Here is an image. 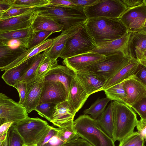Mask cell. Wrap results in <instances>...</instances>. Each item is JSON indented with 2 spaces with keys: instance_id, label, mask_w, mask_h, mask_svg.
Returning <instances> with one entry per match:
<instances>
[{
  "instance_id": "cell-10",
  "label": "cell",
  "mask_w": 146,
  "mask_h": 146,
  "mask_svg": "<svg viewBox=\"0 0 146 146\" xmlns=\"http://www.w3.org/2000/svg\"><path fill=\"white\" fill-rule=\"evenodd\" d=\"M119 18L128 32L141 31L144 28L146 20V4L144 1L139 6L127 9Z\"/></svg>"
},
{
  "instance_id": "cell-23",
  "label": "cell",
  "mask_w": 146,
  "mask_h": 146,
  "mask_svg": "<svg viewBox=\"0 0 146 146\" xmlns=\"http://www.w3.org/2000/svg\"><path fill=\"white\" fill-rule=\"evenodd\" d=\"M139 63L137 60L130 59L127 64L107 81L102 91L123 82L133 76Z\"/></svg>"
},
{
  "instance_id": "cell-34",
  "label": "cell",
  "mask_w": 146,
  "mask_h": 146,
  "mask_svg": "<svg viewBox=\"0 0 146 146\" xmlns=\"http://www.w3.org/2000/svg\"><path fill=\"white\" fill-rule=\"evenodd\" d=\"M49 1V0H14L11 8H36L48 5Z\"/></svg>"
},
{
  "instance_id": "cell-15",
  "label": "cell",
  "mask_w": 146,
  "mask_h": 146,
  "mask_svg": "<svg viewBox=\"0 0 146 146\" xmlns=\"http://www.w3.org/2000/svg\"><path fill=\"white\" fill-rule=\"evenodd\" d=\"M76 76V72L73 70L65 66L58 65L44 75V80L61 84L65 88L68 98L72 83Z\"/></svg>"
},
{
  "instance_id": "cell-31",
  "label": "cell",
  "mask_w": 146,
  "mask_h": 146,
  "mask_svg": "<svg viewBox=\"0 0 146 146\" xmlns=\"http://www.w3.org/2000/svg\"><path fill=\"white\" fill-rule=\"evenodd\" d=\"M45 56L43 52L35 56L31 65L19 81L27 83L35 78L39 66Z\"/></svg>"
},
{
  "instance_id": "cell-30",
  "label": "cell",
  "mask_w": 146,
  "mask_h": 146,
  "mask_svg": "<svg viewBox=\"0 0 146 146\" xmlns=\"http://www.w3.org/2000/svg\"><path fill=\"white\" fill-rule=\"evenodd\" d=\"M110 100L106 97L98 98L88 108L83 111L84 114L90 115L93 118L97 119L104 111L105 108Z\"/></svg>"
},
{
  "instance_id": "cell-54",
  "label": "cell",
  "mask_w": 146,
  "mask_h": 146,
  "mask_svg": "<svg viewBox=\"0 0 146 146\" xmlns=\"http://www.w3.org/2000/svg\"><path fill=\"white\" fill-rule=\"evenodd\" d=\"M7 132L0 135V146H1L2 143L7 138Z\"/></svg>"
},
{
  "instance_id": "cell-12",
  "label": "cell",
  "mask_w": 146,
  "mask_h": 146,
  "mask_svg": "<svg viewBox=\"0 0 146 146\" xmlns=\"http://www.w3.org/2000/svg\"><path fill=\"white\" fill-rule=\"evenodd\" d=\"M35 8L20 15L0 20V33L29 28L38 13Z\"/></svg>"
},
{
  "instance_id": "cell-59",
  "label": "cell",
  "mask_w": 146,
  "mask_h": 146,
  "mask_svg": "<svg viewBox=\"0 0 146 146\" xmlns=\"http://www.w3.org/2000/svg\"><path fill=\"white\" fill-rule=\"evenodd\" d=\"M146 27V21H145V24L144 28L145 27Z\"/></svg>"
},
{
  "instance_id": "cell-51",
  "label": "cell",
  "mask_w": 146,
  "mask_h": 146,
  "mask_svg": "<svg viewBox=\"0 0 146 146\" xmlns=\"http://www.w3.org/2000/svg\"><path fill=\"white\" fill-rule=\"evenodd\" d=\"M49 4L61 6H75L70 0H49Z\"/></svg>"
},
{
  "instance_id": "cell-33",
  "label": "cell",
  "mask_w": 146,
  "mask_h": 146,
  "mask_svg": "<svg viewBox=\"0 0 146 146\" xmlns=\"http://www.w3.org/2000/svg\"><path fill=\"white\" fill-rule=\"evenodd\" d=\"M57 129L58 135L64 143L80 138L74 129L73 123L66 126L58 127Z\"/></svg>"
},
{
  "instance_id": "cell-41",
  "label": "cell",
  "mask_w": 146,
  "mask_h": 146,
  "mask_svg": "<svg viewBox=\"0 0 146 146\" xmlns=\"http://www.w3.org/2000/svg\"><path fill=\"white\" fill-rule=\"evenodd\" d=\"M143 139L137 131L134 132L120 141L118 146H136Z\"/></svg>"
},
{
  "instance_id": "cell-49",
  "label": "cell",
  "mask_w": 146,
  "mask_h": 146,
  "mask_svg": "<svg viewBox=\"0 0 146 146\" xmlns=\"http://www.w3.org/2000/svg\"><path fill=\"white\" fill-rule=\"evenodd\" d=\"M14 1V0H0V14L10 9Z\"/></svg>"
},
{
  "instance_id": "cell-21",
  "label": "cell",
  "mask_w": 146,
  "mask_h": 146,
  "mask_svg": "<svg viewBox=\"0 0 146 146\" xmlns=\"http://www.w3.org/2000/svg\"><path fill=\"white\" fill-rule=\"evenodd\" d=\"M56 38V37H55L47 39L35 47L27 49L12 63L4 67L0 68L1 71H5L18 66L40 52H44L52 46Z\"/></svg>"
},
{
  "instance_id": "cell-46",
  "label": "cell",
  "mask_w": 146,
  "mask_h": 146,
  "mask_svg": "<svg viewBox=\"0 0 146 146\" xmlns=\"http://www.w3.org/2000/svg\"><path fill=\"white\" fill-rule=\"evenodd\" d=\"M75 6L84 8L91 6L100 0H70Z\"/></svg>"
},
{
  "instance_id": "cell-39",
  "label": "cell",
  "mask_w": 146,
  "mask_h": 146,
  "mask_svg": "<svg viewBox=\"0 0 146 146\" xmlns=\"http://www.w3.org/2000/svg\"><path fill=\"white\" fill-rule=\"evenodd\" d=\"M8 146H23L25 142L15 128L13 124L7 132Z\"/></svg>"
},
{
  "instance_id": "cell-13",
  "label": "cell",
  "mask_w": 146,
  "mask_h": 146,
  "mask_svg": "<svg viewBox=\"0 0 146 146\" xmlns=\"http://www.w3.org/2000/svg\"><path fill=\"white\" fill-rule=\"evenodd\" d=\"M66 91L61 84L44 80L39 105L44 103L57 104L67 100Z\"/></svg>"
},
{
  "instance_id": "cell-29",
  "label": "cell",
  "mask_w": 146,
  "mask_h": 146,
  "mask_svg": "<svg viewBox=\"0 0 146 146\" xmlns=\"http://www.w3.org/2000/svg\"><path fill=\"white\" fill-rule=\"evenodd\" d=\"M104 91L106 97L110 100L127 105V96L123 87V82L112 86Z\"/></svg>"
},
{
  "instance_id": "cell-52",
  "label": "cell",
  "mask_w": 146,
  "mask_h": 146,
  "mask_svg": "<svg viewBox=\"0 0 146 146\" xmlns=\"http://www.w3.org/2000/svg\"><path fill=\"white\" fill-rule=\"evenodd\" d=\"M14 123L13 122L9 121L0 125V135L7 133L10 127Z\"/></svg>"
},
{
  "instance_id": "cell-27",
  "label": "cell",
  "mask_w": 146,
  "mask_h": 146,
  "mask_svg": "<svg viewBox=\"0 0 146 146\" xmlns=\"http://www.w3.org/2000/svg\"><path fill=\"white\" fill-rule=\"evenodd\" d=\"M96 120L102 129L113 140L114 125L112 102Z\"/></svg>"
},
{
  "instance_id": "cell-60",
  "label": "cell",
  "mask_w": 146,
  "mask_h": 146,
  "mask_svg": "<svg viewBox=\"0 0 146 146\" xmlns=\"http://www.w3.org/2000/svg\"><path fill=\"white\" fill-rule=\"evenodd\" d=\"M144 1L145 4H146V0H144Z\"/></svg>"
},
{
  "instance_id": "cell-50",
  "label": "cell",
  "mask_w": 146,
  "mask_h": 146,
  "mask_svg": "<svg viewBox=\"0 0 146 146\" xmlns=\"http://www.w3.org/2000/svg\"><path fill=\"white\" fill-rule=\"evenodd\" d=\"M127 9L132 8L142 4L144 0H121Z\"/></svg>"
},
{
  "instance_id": "cell-43",
  "label": "cell",
  "mask_w": 146,
  "mask_h": 146,
  "mask_svg": "<svg viewBox=\"0 0 146 146\" xmlns=\"http://www.w3.org/2000/svg\"><path fill=\"white\" fill-rule=\"evenodd\" d=\"M13 87L15 88L19 93V102L23 105L25 103L27 91V83L19 81Z\"/></svg>"
},
{
  "instance_id": "cell-6",
  "label": "cell",
  "mask_w": 146,
  "mask_h": 146,
  "mask_svg": "<svg viewBox=\"0 0 146 146\" xmlns=\"http://www.w3.org/2000/svg\"><path fill=\"white\" fill-rule=\"evenodd\" d=\"M14 125L26 144H37L49 125L38 117H28Z\"/></svg>"
},
{
  "instance_id": "cell-40",
  "label": "cell",
  "mask_w": 146,
  "mask_h": 146,
  "mask_svg": "<svg viewBox=\"0 0 146 146\" xmlns=\"http://www.w3.org/2000/svg\"><path fill=\"white\" fill-rule=\"evenodd\" d=\"M34 8H11L6 12L0 14V20H4L20 15L32 10Z\"/></svg>"
},
{
  "instance_id": "cell-25",
  "label": "cell",
  "mask_w": 146,
  "mask_h": 146,
  "mask_svg": "<svg viewBox=\"0 0 146 146\" xmlns=\"http://www.w3.org/2000/svg\"><path fill=\"white\" fill-rule=\"evenodd\" d=\"M34 57L18 66L5 71L1 76L2 78L7 84L13 87L19 81L26 72Z\"/></svg>"
},
{
  "instance_id": "cell-17",
  "label": "cell",
  "mask_w": 146,
  "mask_h": 146,
  "mask_svg": "<svg viewBox=\"0 0 146 146\" xmlns=\"http://www.w3.org/2000/svg\"><path fill=\"white\" fill-rule=\"evenodd\" d=\"M44 77H36L27 83L26 99L23 105L28 113L35 110L39 105L43 88Z\"/></svg>"
},
{
  "instance_id": "cell-55",
  "label": "cell",
  "mask_w": 146,
  "mask_h": 146,
  "mask_svg": "<svg viewBox=\"0 0 146 146\" xmlns=\"http://www.w3.org/2000/svg\"><path fill=\"white\" fill-rule=\"evenodd\" d=\"M145 139H143L141 140L136 146H144Z\"/></svg>"
},
{
  "instance_id": "cell-8",
  "label": "cell",
  "mask_w": 146,
  "mask_h": 146,
  "mask_svg": "<svg viewBox=\"0 0 146 146\" xmlns=\"http://www.w3.org/2000/svg\"><path fill=\"white\" fill-rule=\"evenodd\" d=\"M130 60L122 52H119L106 56L104 60L84 70L93 72L104 77L107 80L127 64Z\"/></svg>"
},
{
  "instance_id": "cell-58",
  "label": "cell",
  "mask_w": 146,
  "mask_h": 146,
  "mask_svg": "<svg viewBox=\"0 0 146 146\" xmlns=\"http://www.w3.org/2000/svg\"><path fill=\"white\" fill-rule=\"evenodd\" d=\"M140 32L146 34V27L143 28L142 30Z\"/></svg>"
},
{
  "instance_id": "cell-9",
  "label": "cell",
  "mask_w": 146,
  "mask_h": 146,
  "mask_svg": "<svg viewBox=\"0 0 146 146\" xmlns=\"http://www.w3.org/2000/svg\"><path fill=\"white\" fill-rule=\"evenodd\" d=\"M29 117L22 105L0 93V125L9 121L16 123Z\"/></svg>"
},
{
  "instance_id": "cell-18",
  "label": "cell",
  "mask_w": 146,
  "mask_h": 146,
  "mask_svg": "<svg viewBox=\"0 0 146 146\" xmlns=\"http://www.w3.org/2000/svg\"><path fill=\"white\" fill-rule=\"evenodd\" d=\"M76 111L67 100L56 105L55 111L50 121L58 127L66 126L73 123Z\"/></svg>"
},
{
  "instance_id": "cell-11",
  "label": "cell",
  "mask_w": 146,
  "mask_h": 146,
  "mask_svg": "<svg viewBox=\"0 0 146 146\" xmlns=\"http://www.w3.org/2000/svg\"><path fill=\"white\" fill-rule=\"evenodd\" d=\"M105 58L102 54L91 52L64 59L62 63L76 72L84 70Z\"/></svg>"
},
{
  "instance_id": "cell-56",
  "label": "cell",
  "mask_w": 146,
  "mask_h": 146,
  "mask_svg": "<svg viewBox=\"0 0 146 146\" xmlns=\"http://www.w3.org/2000/svg\"><path fill=\"white\" fill-rule=\"evenodd\" d=\"M1 146H8L7 136L6 139L2 143Z\"/></svg>"
},
{
  "instance_id": "cell-35",
  "label": "cell",
  "mask_w": 146,
  "mask_h": 146,
  "mask_svg": "<svg viewBox=\"0 0 146 146\" xmlns=\"http://www.w3.org/2000/svg\"><path fill=\"white\" fill-rule=\"evenodd\" d=\"M30 40L0 39V45L6 46L13 50H27L28 48Z\"/></svg>"
},
{
  "instance_id": "cell-16",
  "label": "cell",
  "mask_w": 146,
  "mask_h": 146,
  "mask_svg": "<svg viewBox=\"0 0 146 146\" xmlns=\"http://www.w3.org/2000/svg\"><path fill=\"white\" fill-rule=\"evenodd\" d=\"M146 49V34L141 32L131 33L123 51L130 59L139 60Z\"/></svg>"
},
{
  "instance_id": "cell-44",
  "label": "cell",
  "mask_w": 146,
  "mask_h": 146,
  "mask_svg": "<svg viewBox=\"0 0 146 146\" xmlns=\"http://www.w3.org/2000/svg\"><path fill=\"white\" fill-rule=\"evenodd\" d=\"M133 76L146 86V66L139 63Z\"/></svg>"
},
{
  "instance_id": "cell-32",
  "label": "cell",
  "mask_w": 146,
  "mask_h": 146,
  "mask_svg": "<svg viewBox=\"0 0 146 146\" xmlns=\"http://www.w3.org/2000/svg\"><path fill=\"white\" fill-rule=\"evenodd\" d=\"M33 32L31 27L26 29L18 30L0 33V39H30Z\"/></svg>"
},
{
  "instance_id": "cell-57",
  "label": "cell",
  "mask_w": 146,
  "mask_h": 146,
  "mask_svg": "<svg viewBox=\"0 0 146 146\" xmlns=\"http://www.w3.org/2000/svg\"><path fill=\"white\" fill-rule=\"evenodd\" d=\"M23 146H38L37 144H25Z\"/></svg>"
},
{
  "instance_id": "cell-3",
  "label": "cell",
  "mask_w": 146,
  "mask_h": 146,
  "mask_svg": "<svg viewBox=\"0 0 146 146\" xmlns=\"http://www.w3.org/2000/svg\"><path fill=\"white\" fill-rule=\"evenodd\" d=\"M73 126L80 137L91 146H115V141L101 128L96 119L88 115H80Z\"/></svg>"
},
{
  "instance_id": "cell-2",
  "label": "cell",
  "mask_w": 146,
  "mask_h": 146,
  "mask_svg": "<svg viewBox=\"0 0 146 146\" xmlns=\"http://www.w3.org/2000/svg\"><path fill=\"white\" fill-rule=\"evenodd\" d=\"M38 15L50 19L63 26L62 31L85 23L88 19L84 8L77 6H61L48 4L35 8Z\"/></svg>"
},
{
  "instance_id": "cell-26",
  "label": "cell",
  "mask_w": 146,
  "mask_h": 146,
  "mask_svg": "<svg viewBox=\"0 0 146 146\" xmlns=\"http://www.w3.org/2000/svg\"><path fill=\"white\" fill-rule=\"evenodd\" d=\"M63 26L46 17L38 15L35 19L31 26L34 31H46L53 33L62 31Z\"/></svg>"
},
{
  "instance_id": "cell-14",
  "label": "cell",
  "mask_w": 146,
  "mask_h": 146,
  "mask_svg": "<svg viewBox=\"0 0 146 146\" xmlns=\"http://www.w3.org/2000/svg\"><path fill=\"white\" fill-rule=\"evenodd\" d=\"M76 72L77 80L89 96L102 91L107 81L104 77L90 71L85 70Z\"/></svg>"
},
{
  "instance_id": "cell-7",
  "label": "cell",
  "mask_w": 146,
  "mask_h": 146,
  "mask_svg": "<svg viewBox=\"0 0 146 146\" xmlns=\"http://www.w3.org/2000/svg\"><path fill=\"white\" fill-rule=\"evenodd\" d=\"M127 10L121 0H100L84 8L88 19L99 17L119 18Z\"/></svg>"
},
{
  "instance_id": "cell-36",
  "label": "cell",
  "mask_w": 146,
  "mask_h": 146,
  "mask_svg": "<svg viewBox=\"0 0 146 146\" xmlns=\"http://www.w3.org/2000/svg\"><path fill=\"white\" fill-rule=\"evenodd\" d=\"M57 104L44 103L38 105L35 110L38 114L50 121L55 111Z\"/></svg>"
},
{
  "instance_id": "cell-48",
  "label": "cell",
  "mask_w": 146,
  "mask_h": 146,
  "mask_svg": "<svg viewBox=\"0 0 146 146\" xmlns=\"http://www.w3.org/2000/svg\"><path fill=\"white\" fill-rule=\"evenodd\" d=\"M59 146H91L87 142L81 138L65 143Z\"/></svg>"
},
{
  "instance_id": "cell-42",
  "label": "cell",
  "mask_w": 146,
  "mask_h": 146,
  "mask_svg": "<svg viewBox=\"0 0 146 146\" xmlns=\"http://www.w3.org/2000/svg\"><path fill=\"white\" fill-rule=\"evenodd\" d=\"M141 119L146 120V96L131 106Z\"/></svg>"
},
{
  "instance_id": "cell-4",
  "label": "cell",
  "mask_w": 146,
  "mask_h": 146,
  "mask_svg": "<svg viewBox=\"0 0 146 146\" xmlns=\"http://www.w3.org/2000/svg\"><path fill=\"white\" fill-rule=\"evenodd\" d=\"M114 119V139L119 142L134 132L138 120L136 114L127 105L112 102Z\"/></svg>"
},
{
  "instance_id": "cell-47",
  "label": "cell",
  "mask_w": 146,
  "mask_h": 146,
  "mask_svg": "<svg viewBox=\"0 0 146 146\" xmlns=\"http://www.w3.org/2000/svg\"><path fill=\"white\" fill-rule=\"evenodd\" d=\"M64 143L58 135L57 131V133L52 137L43 146H59Z\"/></svg>"
},
{
  "instance_id": "cell-1",
  "label": "cell",
  "mask_w": 146,
  "mask_h": 146,
  "mask_svg": "<svg viewBox=\"0 0 146 146\" xmlns=\"http://www.w3.org/2000/svg\"><path fill=\"white\" fill-rule=\"evenodd\" d=\"M86 28L97 46L119 39L128 32L119 18L99 17L88 19Z\"/></svg>"
},
{
  "instance_id": "cell-22",
  "label": "cell",
  "mask_w": 146,
  "mask_h": 146,
  "mask_svg": "<svg viewBox=\"0 0 146 146\" xmlns=\"http://www.w3.org/2000/svg\"><path fill=\"white\" fill-rule=\"evenodd\" d=\"M89 96L76 76L72 83L67 100L77 112L82 107Z\"/></svg>"
},
{
  "instance_id": "cell-5",
  "label": "cell",
  "mask_w": 146,
  "mask_h": 146,
  "mask_svg": "<svg viewBox=\"0 0 146 146\" xmlns=\"http://www.w3.org/2000/svg\"><path fill=\"white\" fill-rule=\"evenodd\" d=\"M97 46L84 25L68 39L60 57L64 59L91 52Z\"/></svg>"
},
{
  "instance_id": "cell-28",
  "label": "cell",
  "mask_w": 146,
  "mask_h": 146,
  "mask_svg": "<svg viewBox=\"0 0 146 146\" xmlns=\"http://www.w3.org/2000/svg\"><path fill=\"white\" fill-rule=\"evenodd\" d=\"M26 50H13L6 46L0 45V68L12 63Z\"/></svg>"
},
{
  "instance_id": "cell-37",
  "label": "cell",
  "mask_w": 146,
  "mask_h": 146,
  "mask_svg": "<svg viewBox=\"0 0 146 146\" xmlns=\"http://www.w3.org/2000/svg\"><path fill=\"white\" fill-rule=\"evenodd\" d=\"M53 33L46 31H33L28 44V49L37 46L44 41Z\"/></svg>"
},
{
  "instance_id": "cell-45",
  "label": "cell",
  "mask_w": 146,
  "mask_h": 146,
  "mask_svg": "<svg viewBox=\"0 0 146 146\" xmlns=\"http://www.w3.org/2000/svg\"><path fill=\"white\" fill-rule=\"evenodd\" d=\"M136 127L138 132L142 138L146 139V120L141 119L138 120Z\"/></svg>"
},
{
  "instance_id": "cell-19",
  "label": "cell",
  "mask_w": 146,
  "mask_h": 146,
  "mask_svg": "<svg viewBox=\"0 0 146 146\" xmlns=\"http://www.w3.org/2000/svg\"><path fill=\"white\" fill-rule=\"evenodd\" d=\"M83 23L62 31L61 34L56 37L54 42L48 49L43 52L45 56L53 59H57L60 56L68 39L76 33L84 25Z\"/></svg>"
},
{
  "instance_id": "cell-20",
  "label": "cell",
  "mask_w": 146,
  "mask_h": 146,
  "mask_svg": "<svg viewBox=\"0 0 146 146\" xmlns=\"http://www.w3.org/2000/svg\"><path fill=\"white\" fill-rule=\"evenodd\" d=\"M123 86L130 107L146 96V86L133 76L123 82Z\"/></svg>"
},
{
  "instance_id": "cell-53",
  "label": "cell",
  "mask_w": 146,
  "mask_h": 146,
  "mask_svg": "<svg viewBox=\"0 0 146 146\" xmlns=\"http://www.w3.org/2000/svg\"><path fill=\"white\" fill-rule=\"evenodd\" d=\"M138 61L141 64L146 66V49L142 56Z\"/></svg>"
},
{
  "instance_id": "cell-24",
  "label": "cell",
  "mask_w": 146,
  "mask_h": 146,
  "mask_svg": "<svg viewBox=\"0 0 146 146\" xmlns=\"http://www.w3.org/2000/svg\"><path fill=\"white\" fill-rule=\"evenodd\" d=\"M131 32H128L121 38L97 46L92 52L102 54L105 56L123 51L128 42Z\"/></svg>"
},
{
  "instance_id": "cell-38",
  "label": "cell",
  "mask_w": 146,
  "mask_h": 146,
  "mask_svg": "<svg viewBox=\"0 0 146 146\" xmlns=\"http://www.w3.org/2000/svg\"><path fill=\"white\" fill-rule=\"evenodd\" d=\"M58 65L57 59H53L45 56L39 66L36 76H44L49 70Z\"/></svg>"
}]
</instances>
